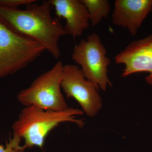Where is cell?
I'll use <instances>...</instances> for the list:
<instances>
[{
  "instance_id": "5b68a950",
  "label": "cell",
  "mask_w": 152,
  "mask_h": 152,
  "mask_svg": "<svg viewBox=\"0 0 152 152\" xmlns=\"http://www.w3.org/2000/svg\"><path fill=\"white\" fill-rule=\"evenodd\" d=\"M107 53L99 36L94 33L75 46L72 54L85 77L103 91L112 86L107 74L110 61Z\"/></svg>"
},
{
  "instance_id": "9c48e42d",
  "label": "cell",
  "mask_w": 152,
  "mask_h": 152,
  "mask_svg": "<svg viewBox=\"0 0 152 152\" xmlns=\"http://www.w3.org/2000/svg\"><path fill=\"white\" fill-rule=\"evenodd\" d=\"M57 18L66 20L67 35L81 37L90 26L88 12L81 0H49Z\"/></svg>"
},
{
  "instance_id": "7c38bea8",
  "label": "cell",
  "mask_w": 152,
  "mask_h": 152,
  "mask_svg": "<svg viewBox=\"0 0 152 152\" xmlns=\"http://www.w3.org/2000/svg\"><path fill=\"white\" fill-rule=\"evenodd\" d=\"M36 0H0V6L9 8H18L20 6L36 3Z\"/></svg>"
},
{
  "instance_id": "8fae6325",
  "label": "cell",
  "mask_w": 152,
  "mask_h": 152,
  "mask_svg": "<svg viewBox=\"0 0 152 152\" xmlns=\"http://www.w3.org/2000/svg\"><path fill=\"white\" fill-rule=\"evenodd\" d=\"M22 140L13 136L9 142H6V145H0V152H24V150L20 145Z\"/></svg>"
},
{
  "instance_id": "8992f818",
  "label": "cell",
  "mask_w": 152,
  "mask_h": 152,
  "mask_svg": "<svg viewBox=\"0 0 152 152\" xmlns=\"http://www.w3.org/2000/svg\"><path fill=\"white\" fill-rule=\"evenodd\" d=\"M61 88L67 98H73L78 103L88 116H95L102 107L99 88L85 77L78 66L64 65Z\"/></svg>"
},
{
  "instance_id": "7a4b0ae2",
  "label": "cell",
  "mask_w": 152,
  "mask_h": 152,
  "mask_svg": "<svg viewBox=\"0 0 152 152\" xmlns=\"http://www.w3.org/2000/svg\"><path fill=\"white\" fill-rule=\"evenodd\" d=\"M82 110L68 108L63 111L46 110L35 107H25L12 126L13 136L24 141L23 149L34 147L42 148L50 132L61 123L72 122L82 128L85 124L77 117Z\"/></svg>"
},
{
  "instance_id": "6da1fadb",
  "label": "cell",
  "mask_w": 152,
  "mask_h": 152,
  "mask_svg": "<svg viewBox=\"0 0 152 152\" xmlns=\"http://www.w3.org/2000/svg\"><path fill=\"white\" fill-rule=\"evenodd\" d=\"M52 8L49 1L30 4L23 10L0 6V22L14 32L41 44L58 59L59 41L67 34L60 19L52 16Z\"/></svg>"
},
{
  "instance_id": "3957f363",
  "label": "cell",
  "mask_w": 152,
  "mask_h": 152,
  "mask_svg": "<svg viewBox=\"0 0 152 152\" xmlns=\"http://www.w3.org/2000/svg\"><path fill=\"white\" fill-rule=\"evenodd\" d=\"M46 51L41 44L14 32L0 22V80L26 67Z\"/></svg>"
},
{
  "instance_id": "277c9868",
  "label": "cell",
  "mask_w": 152,
  "mask_h": 152,
  "mask_svg": "<svg viewBox=\"0 0 152 152\" xmlns=\"http://www.w3.org/2000/svg\"><path fill=\"white\" fill-rule=\"evenodd\" d=\"M63 66L59 61L50 69L38 76L29 86L19 92L18 101L25 107L35 106L55 111L67 110L69 107L61 92Z\"/></svg>"
},
{
  "instance_id": "30bf717a",
  "label": "cell",
  "mask_w": 152,
  "mask_h": 152,
  "mask_svg": "<svg viewBox=\"0 0 152 152\" xmlns=\"http://www.w3.org/2000/svg\"><path fill=\"white\" fill-rule=\"evenodd\" d=\"M89 15L90 22L93 26L100 23L108 16L110 12V2L107 0H81Z\"/></svg>"
},
{
  "instance_id": "52a82bcc",
  "label": "cell",
  "mask_w": 152,
  "mask_h": 152,
  "mask_svg": "<svg viewBox=\"0 0 152 152\" xmlns=\"http://www.w3.org/2000/svg\"><path fill=\"white\" fill-rule=\"evenodd\" d=\"M118 64H123V77L147 72L145 81L152 86V34L133 41L115 57Z\"/></svg>"
},
{
  "instance_id": "ba28073f",
  "label": "cell",
  "mask_w": 152,
  "mask_h": 152,
  "mask_svg": "<svg viewBox=\"0 0 152 152\" xmlns=\"http://www.w3.org/2000/svg\"><path fill=\"white\" fill-rule=\"evenodd\" d=\"M152 11V0H116L112 15L113 24L135 36Z\"/></svg>"
}]
</instances>
